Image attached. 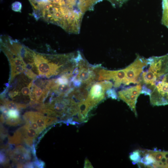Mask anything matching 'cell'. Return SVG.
<instances>
[{"label":"cell","mask_w":168,"mask_h":168,"mask_svg":"<svg viewBox=\"0 0 168 168\" xmlns=\"http://www.w3.org/2000/svg\"><path fill=\"white\" fill-rule=\"evenodd\" d=\"M69 18L72 21L74 20L75 19V16L74 15H71L70 16Z\"/></svg>","instance_id":"20"},{"label":"cell","mask_w":168,"mask_h":168,"mask_svg":"<svg viewBox=\"0 0 168 168\" xmlns=\"http://www.w3.org/2000/svg\"><path fill=\"white\" fill-rule=\"evenodd\" d=\"M33 54L34 62L40 75L49 77L59 73L61 74L66 65L61 59L56 63H49L41 54L34 52Z\"/></svg>","instance_id":"2"},{"label":"cell","mask_w":168,"mask_h":168,"mask_svg":"<svg viewBox=\"0 0 168 168\" xmlns=\"http://www.w3.org/2000/svg\"><path fill=\"white\" fill-rule=\"evenodd\" d=\"M142 156L141 151L137 150L131 152L130 154L129 157L132 161V163L135 164L140 161L142 158Z\"/></svg>","instance_id":"14"},{"label":"cell","mask_w":168,"mask_h":168,"mask_svg":"<svg viewBox=\"0 0 168 168\" xmlns=\"http://www.w3.org/2000/svg\"><path fill=\"white\" fill-rule=\"evenodd\" d=\"M161 23L168 29V0H162Z\"/></svg>","instance_id":"11"},{"label":"cell","mask_w":168,"mask_h":168,"mask_svg":"<svg viewBox=\"0 0 168 168\" xmlns=\"http://www.w3.org/2000/svg\"><path fill=\"white\" fill-rule=\"evenodd\" d=\"M11 7L13 11L21 12L22 5L20 2L18 1L15 2L12 4Z\"/></svg>","instance_id":"17"},{"label":"cell","mask_w":168,"mask_h":168,"mask_svg":"<svg viewBox=\"0 0 168 168\" xmlns=\"http://www.w3.org/2000/svg\"><path fill=\"white\" fill-rule=\"evenodd\" d=\"M106 95L108 97L112 99H117L118 98L117 93L114 89H110L107 90L106 92Z\"/></svg>","instance_id":"16"},{"label":"cell","mask_w":168,"mask_h":168,"mask_svg":"<svg viewBox=\"0 0 168 168\" xmlns=\"http://www.w3.org/2000/svg\"><path fill=\"white\" fill-rule=\"evenodd\" d=\"M4 107L8 110H19L25 108L26 106L24 104H17L13 101H6L4 103Z\"/></svg>","instance_id":"13"},{"label":"cell","mask_w":168,"mask_h":168,"mask_svg":"<svg viewBox=\"0 0 168 168\" xmlns=\"http://www.w3.org/2000/svg\"><path fill=\"white\" fill-rule=\"evenodd\" d=\"M9 125L15 126L21 124L19 111L16 110H8L7 116L4 122Z\"/></svg>","instance_id":"10"},{"label":"cell","mask_w":168,"mask_h":168,"mask_svg":"<svg viewBox=\"0 0 168 168\" xmlns=\"http://www.w3.org/2000/svg\"><path fill=\"white\" fill-rule=\"evenodd\" d=\"M142 86L141 83L128 86L122 89L117 92L118 97L125 102L137 116L136 110V104L138 97L141 94Z\"/></svg>","instance_id":"5"},{"label":"cell","mask_w":168,"mask_h":168,"mask_svg":"<svg viewBox=\"0 0 168 168\" xmlns=\"http://www.w3.org/2000/svg\"><path fill=\"white\" fill-rule=\"evenodd\" d=\"M147 153L151 156L156 161L155 163L160 162L164 156L165 152L159 150H147Z\"/></svg>","instance_id":"12"},{"label":"cell","mask_w":168,"mask_h":168,"mask_svg":"<svg viewBox=\"0 0 168 168\" xmlns=\"http://www.w3.org/2000/svg\"><path fill=\"white\" fill-rule=\"evenodd\" d=\"M64 18L65 19H68L69 18V16L68 14H65L64 15Z\"/></svg>","instance_id":"21"},{"label":"cell","mask_w":168,"mask_h":168,"mask_svg":"<svg viewBox=\"0 0 168 168\" xmlns=\"http://www.w3.org/2000/svg\"><path fill=\"white\" fill-rule=\"evenodd\" d=\"M18 129L21 133L23 141L31 147L39 135L36 131L27 123Z\"/></svg>","instance_id":"8"},{"label":"cell","mask_w":168,"mask_h":168,"mask_svg":"<svg viewBox=\"0 0 168 168\" xmlns=\"http://www.w3.org/2000/svg\"><path fill=\"white\" fill-rule=\"evenodd\" d=\"M84 168H93V166L91 165V163L87 159H86L84 163Z\"/></svg>","instance_id":"18"},{"label":"cell","mask_w":168,"mask_h":168,"mask_svg":"<svg viewBox=\"0 0 168 168\" xmlns=\"http://www.w3.org/2000/svg\"><path fill=\"white\" fill-rule=\"evenodd\" d=\"M147 63V58L138 55L134 61L124 68L125 77L124 86L140 83L141 75Z\"/></svg>","instance_id":"3"},{"label":"cell","mask_w":168,"mask_h":168,"mask_svg":"<svg viewBox=\"0 0 168 168\" xmlns=\"http://www.w3.org/2000/svg\"><path fill=\"white\" fill-rule=\"evenodd\" d=\"M54 15L56 17L59 18L61 16V13L59 12H57L55 13Z\"/></svg>","instance_id":"19"},{"label":"cell","mask_w":168,"mask_h":168,"mask_svg":"<svg viewBox=\"0 0 168 168\" xmlns=\"http://www.w3.org/2000/svg\"><path fill=\"white\" fill-rule=\"evenodd\" d=\"M140 162L143 163L146 165L152 166V165L155 163L156 161L151 156L147 153L141 158Z\"/></svg>","instance_id":"15"},{"label":"cell","mask_w":168,"mask_h":168,"mask_svg":"<svg viewBox=\"0 0 168 168\" xmlns=\"http://www.w3.org/2000/svg\"><path fill=\"white\" fill-rule=\"evenodd\" d=\"M23 118L25 120H29L36 123L41 132L49 125L57 121L56 117H46L41 113L32 111L25 113Z\"/></svg>","instance_id":"6"},{"label":"cell","mask_w":168,"mask_h":168,"mask_svg":"<svg viewBox=\"0 0 168 168\" xmlns=\"http://www.w3.org/2000/svg\"><path fill=\"white\" fill-rule=\"evenodd\" d=\"M141 80V94L149 96L152 105H168V54L148 58Z\"/></svg>","instance_id":"1"},{"label":"cell","mask_w":168,"mask_h":168,"mask_svg":"<svg viewBox=\"0 0 168 168\" xmlns=\"http://www.w3.org/2000/svg\"><path fill=\"white\" fill-rule=\"evenodd\" d=\"M89 92L88 89L81 86L78 87H75L67 97L72 98L78 103L86 100Z\"/></svg>","instance_id":"9"},{"label":"cell","mask_w":168,"mask_h":168,"mask_svg":"<svg viewBox=\"0 0 168 168\" xmlns=\"http://www.w3.org/2000/svg\"><path fill=\"white\" fill-rule=\"evenodd\" d=\"M9 155L11 160L18 167L28 163L31 160L30 152L24 147L17 146L12 151H10Z\"/></svg>","instance_id":"7"},{"label":"cell","mask_w":168,"mask_h":168,"mask_svg":"<svg viewBox=\"0 0 168 168\" xmlns=\"http://www.w3.org/2000/svg\"><path fill=\"white\" fill-rule=\"evenodd\" d=\"M113 86V83L108 80L95 82L92 85L86 100L91 109L104 99L106 91Z\"/></svg>","instance_id":"4"}]
</instances>
